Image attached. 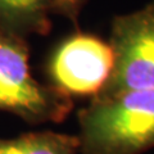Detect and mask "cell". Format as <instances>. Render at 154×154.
<instances>
[{
    "label": "cell",
    "instance_id": "1",
    "mask_svg": "<svg viewBox=\"0 0 154 154\" xmlns=\"http://www.w3.org/2000/svg\"><path fill=\"white\" fill-rule=\"evenodd\" d=\"M80 123V154L146 152L154 148V89L96 98Z\"/></svg>",
    "mask_w": 154,
    "mask_h": 154
},
{
    "label": "cell",
    "instance_id": "2",
    "mask_svg": "<svg viewBox=\"0 0 154 154\" xmlns=\"http://www.w3.org/2000/svg\"><path fill=\"white\" fill-rule=\"evenodd\" d=\"M109 44L114 53L113 72L96 98L154 89V3L116 18Z\"/></svg>",
    "mask_w": 154,
    "mask_h": 154
},
{
    "label": "cell",
    "instance_id": "3",
    "mask_svg": "<svg viewBox=\"0 0 154 154\" xmlns=\"http://www.w3.org/2000/svg\"><path fill=\"white\" fill-rule=\"evenodd\" d=\"M114 53L109 42L91 35L67 38L53 54L50 75L67 94L98 96L112 76Z\"/></svg>",
    "mask_w": 154,
    "mask_h": 154
},
{
    "label": "cell",
    "instance_id": "4",
    "mask_svg": "<svg viewBox=\"0 0 154 154\" xmlns=\"http://www.w3.org/2000/svg\"><path fill=\"white\" fill-rule=\"evenodd\" d=\"M0 109L30 121L53 118L63 109L57 96L31 76L25 46L7 32H0Z\"/></svg>",
    "mask_w": 154,
    "mask_h": 154
},
{
    "label": "cell",
    "instance_id": "5",
    "mask_svg": "<svg viewBox=\"0 0 154 154\" xmlns=\"http://www.w3.org/2000/svg\"><path fill=\"white\" fill-rule=\"evenodd\" d=\"M0 154H80L79 137L55 132L27 134L0 140Z\"/></svg>",
    "mask_w": 154,
    "mask_h": 154
},
{
    "label": "cell",
    "instance_id": "6",
    "mask_svg": "<svg viewBox=\"0 0 154 154\" xmlns=\"http://www.w3.org/2000/svg\"><path fill=\"white\" fill-rule=\"evenodd\" d=\"M50 0H0V22L17 28H38Z\"/></svg>",
    "mask_w": 154,
    "mask_h": 154
},
{
    "label": "cell",
    "instance_id": "7",
    "mask_svg": "<svg viewBox=\"0 0 154 154\" xmlns=\"http://www.w3.org/2000/svg\"><path fill=\"white\" fill-rule=\"evenodd\" d=\"M82 0H50V5H55L57 8H59L60 11H63L68 14H72L79 5L81 4Z\"/></svg>",
    "mask_w": 154,
    "mask_h": 154
}]
</instances>
